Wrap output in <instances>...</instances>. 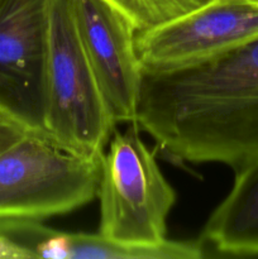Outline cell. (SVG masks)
Returning <instances> with one entry per match:
<instances>
[{"label":"cell","mask_w":258,"mask_h":259,"mask_svg":"<svg viewBox=\"0 0 258 259\" xmlns=\"http://www.w3.org/2000/svg\"><path fill=\"white\" fill-rule=\"evenodd\" d=\"M0 233L33 253L34 258L78 259H199L204 245L195 242L167 240L161 245H126L100 233H62L38 220L0 222Z\"/></svg>","instance_id":"obj_8"},{"label":"cell","mask_w":258,"mask_h":259,"mask_svg":"<svg viewBox=\"0 0 258 259\" xmlns=\"http://www.w3.org/2000/svg\"><path fill=\"white\" fill-rule=\"evenodd\" d=\"M72 8L81 45L114 121H136L143 77L136 27L110 0H72Z\"/></svg>","instance_id":"obj_7"},{"label":"cell","mask_w":258,"mask_h":259,"mask_svg":"<svg viewBox=\"0 0 258 259\" xmlns=\"http://www.w3.org/2000/svg\"><path fill=\"white\" fill-rule=\"evenodd\" d=\"M258 37V0H212L177 19L137 33L143 72L189 67Z\"/></svg>","instance_id":"obj_5"},{"label":"cell","mask_w":258,"mask_h":259,"mask_svg":"<svg viewBox=\"0 0 258 259\" xmlns=\"http://www.w3.org/2000/svg\"><path fill=\"white\" fill-rule=\"evenodd\" d=\"M100 158L77 156L45 134L28 133L0 152V222H40L85 206L96 197Z\"/></svg>","instance_id":"obj_4"},{"label":"cell","mask_w":258,"mask_h":259,"mask_svg":"<svg viewBox=\"0 0 258 259\" xmlns=\"http://www.w3.org/2000/svg\"><path fill=\"white\" fill-rule=\"evenodd\" d=\"M115 125L81 45L72 0H51L43 134L71 153L100 158Z\"/></svg>","instance_id":"obj_2"},{"label":"cell","mask_w":258,"mask_h":259,"mask_svg":"<svg viewBox=\"0 0 258 259\" xmlns=\"http://www.w3.org/2000/svg\"><path fill=\"white\" fill-rule=\"evenodd\" d=\"M51 0H0V109L43 134Z\"/></svg>","instance_id":"obj_6"},{"label":"cell","mask_w":258,"mask_h":259,"mask_svg":"<svg viewBox=\"0 0 258 259\" xmlns=\"http://www.w3.org/2000/svg\"><path fill=\"white\" fill-rule=\"evenodd\" d=\"M108 144L96 192L99 233L120 244H163L177 195L159 168L156 152L141 138L136 121L124 132L114 131Z\"/></svg>","instance_id":"obj_3"},{"label":"cell","mask_w":258,"mask_h":259,"mask_svg":"<svg viewBox=\"0 0 258 259\" xmlns=\"http://www.w3.org/2000/svg\"><path fill=\"white\" fill-rule=\"evenodd\" d=\"M30 250L0 233V259H33Z\"/></svg>","instance_id":"obj_12"},{"label":"cell","mask_w":258,"mask_h":259,"mask_svg":"<svg viewBox=\"0 0 258 259\" xmlns=\"http://www.w3.org/2000/svg\"><path fill=\"white\" fill-rule=\"evenodd\" d=\"M136 123L166 156L237 172L258 158V37L214 58L143 72Z\"/></svg>","instance_id":"obj_1"},{"label":"cell","mask_w":258,"mask_h":259,"mask_svg":"<svg viewBox=\"0 0 258 259\" xmlns=\"http://www.w3.org/2000/svg\"><path fill=\"white\" fill-rule=\"evenodd\" d=\"M30 132L33 131L25 124L0 109V152L17 143Z\"/></svg>","instance_id":"obj_11"},{"label":"cell","mask_w":258,"mask_h":259,"mask_svg":"<svg viewBox=\"0 0 258 259\" xmlns=\"http://www.w3.org/2000/svg\"><path fill=\"white\" fill-rule=\"evenodd\" d=\"M212 0H119L116 7L132 20L137 33L194 12Z\"/></svg>","instance_id":"obj_10"},{"label":"cell","mask_w":258,"mask_h":259,"mask_svg":"<svg viewBox=\"0 0 258 259\" xmlns=\"http://www.w3.org/2000/svg\"><path fill=\"white\" fill-rule=\"evenodd\" d=\"M202 242L223 255H258V158L235 172L232 190L205 224Z\"/></svg>","instance_id":"obj_9"}]
</instances>
